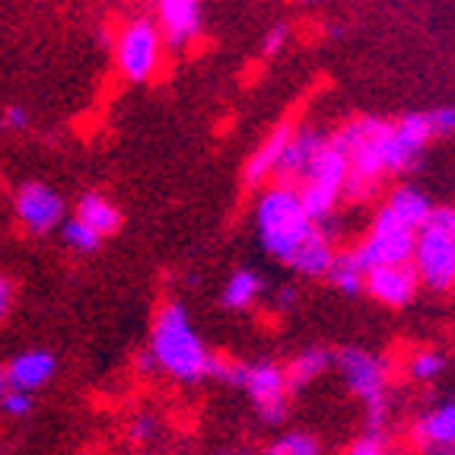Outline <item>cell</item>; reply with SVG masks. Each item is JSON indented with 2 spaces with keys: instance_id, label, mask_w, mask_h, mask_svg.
<instances>
[{
  "instance_id": "d6a6232c",
  "label": "cell",
  "mask_w": 455,
  "mask_h": 455,
  "mask_svg": "<svg viewBox=\"0 0 455 455\" xmlns=\"http://www.w3.org/2000/svg\"><path fill=\"white\" fill-rule=\"evenodd\" d=\"M296 303H299V287H296L293 281H283L281 287L274 290V306H277V309L290 312Z\"/></svg>"
},
{
  "instance_id": "d4e9b609",
  "label": "cell",
  "mask_w": 455,
  "mask_h": 455,
  "mask_svg": "<svg viewBox=\"0 0 455 455\" xmlns=\"http://www.w3.org/2000/svg\"><path fill=\"white\" fill-rule=\"evenodd\" d=\"M58 229H61L64 245L74 249L76 255H92V251H99V245H102V239H99L86 223L76 220V217H64V223Z\"/></svg>"
},
{
  "instance_id": "8fae6325",
  "label": "cell",
  "mask_w": 455,
  "mask_h": 455,
  "mask_svg": "<svg viewBox=\"0 0 455 455\" xmlns=\"http://www.w3.org/2000/svg\"><path fill=\"white\" fill-rule=\"evenodd\" d=\"M436 140L427 112H408L395 118L388 128V175H404L424 160V153Z\"/></svg>"
},
{
  "instance_id": "f1b7e54d",
  "label": "cell",
  "mask_w": 455,
  "mask_h": 455,
  "mask_svg": "<svg viewBox=\"0 0 455 455\" xmlns=\"http://www.w3.org/2000/svg\"><path fill=\"white\" fill-rule=\"evenodd\" d=\"M156 430H160V420H156V414H150V411H144V414L131 418V424H128V436L134 443L153 440V436H156Z\"/></svg>"
},
{
  "instance_id": "5b68a950",
  "label": "cell",
  "mask_w": 455,
  "mask_h": 455,
  "mask_svg": "<svg viewBox=\"0 0 455 455\" xmlns=\"http://www.w3.org/2000/svg\"><path fill=\"white\" fill-rule=\"evenodd\" d=\"M344 182H347V153L338 134H325L306 163L303 175L296 179V195L303 201L306 213L315 223H325L334 217V211L344 201Z\"/></svg>"
},
{
  "instance_id": "836d02e7",
  "label": "cell",
  "mask_w": 455,
  "mask_h": 455,
  "mask_svg": "<svg viewBox=\"0 0 455 455\" xmlns=\"http://www.w3.org/2000/svg\"><path fill=\"white\" fill-rule=\"evenodd\" d=\"M134 370H137V376H156V360H153V354L150 350H140L134 357Z\"/></svg>"
},
{
  "instance_id": "5bb4252c",
  "label": "cell",
  "mask_w": 455,
  "mask_h": 455,
  "mask_svg": "<svg viewBox=\"0 0 455 455\" xmlns=\"http://www.w3.org/2000/svg\"><path fill=\"white\" fill-rule=\"evenodd\" d=\"M293 128H296V122L283 118V122L274 124V128L265 134V140L251 150L249 163H245V169H243V182L249 185V188H265V185L274 182V175H277V169H281L283 150H287V140H290V134H293Z\"/></svg>"
},
{
  "instance_id": "4fadbf2b",
  "label": "cell",
  "mask_w": 455,
  "mask_h": 455,
  "mask_svg": "<svg viewBox=\"0 0 455 455\" xmlns=\"http://www.w3.org/2000/svg\"><path fill=\"white\" fill-rule=\"evenodd\" d=\"M363 293L372 296L379 306H388V309H404V306L418 299L420 281L414 267H411V261H404V265H379L366 271Z\"/></svg>"
},
{
  "instance_id": "74e56055",
  "label": "cell",
  "mask_w": 455,
  "mask_h": 455,
  "mask_svg": "<svg viewBox=\"0 0 455 455\" xmlns=\"http://www.w3.org/2000/svg\"><path fill=\"white\" fill-rule=\"evenodd\" d=\"M306 4H319V0H306Z\"/></svg>"
},
{
  "instance_id": "8d00e7d4",
  "label": "cell",
  "mask_w": 455,
  "mask_h": 455,
  "mask_svg": "<svg viewBox=\"0 0 455 455\" xmlns=\"http://www.w3.org/2000/svg\"><path fill=\"white\" fill-rule=\"evenodd\" d=\"M137 4H156V0H137Z\"/></svg>"
},
{
  "instance_id": "e575fe53",
  "label": "cell",
  "mask_w": 455,
  "mask_h": 455,
  "mask_svg": "<svg viewBox=\"0 0 455 455\" xmlns=\"http://www.w3.org/2000/svg\"><path fill=\"white\" fill-rule=\"evenodd\" d=\"M10 388V382H7V372H4V366H0V398H4V392Z\"/></svg>"
},
{
  "instance_id": "8992f818",
  "label": "cell",
  "mask_w": 455,
  "mask_h": 455,
  "mask_svg": "<svg viewBox=\"0 0 455 455\" xmlns=\"http://www.w3.org/2000/svg\"><path fill=\"white\" fill-rule=\"evenodd\" d=\"M334 366L341 372L344 386L363 404L366 433H386L388 424V360L382 354H372L366 347L334 350Z\"/></svg>"
},
{
  "instance_id": "6da1fadb",
  "label": "cell",
  "mask_w": 455,
  "mask_h": 455,
  "mask_svg": "<svg viewBox=\"0 0 455 455\" xmlns=\"http://www.w3.org/2000/svg\"><path fill=\"white\" fill-rule=\"evenodd\" d=\"M430 211V195L424 188H418V185H398L395 191H388V197L372 217L370 233L354 249L360 265L370 271V267L379 265H404V261H411L414 233L424 227Z\"/></svg>"
},
{
  "instance_id": "7402d4cb",
  "label": "cell",
  "mask_w": 455,
  "mask_h": 455,
  "mask_svg": "<svg viewBox=\"0 0 455 455\" xmlns=\"http://www.w3.org/2000/svg\"><path fill=\"white\" fill-rule=\"evenodd\" d=\"M325 281L331 283L341 296H360L363 293V281H366V267L360 265V259L354 255V249L338 251L328 267Z\"/></svg>"
},
{
  "instance_id": "52a82bcc",
  "label": "cell",
  "mask_w": 455,
  "mask_h": 455,
  "mask_svg": "<svg viewBox=\"0 0 455 455\" xmlns=\"http://www.w3.org/2000/svg\"><path fill=\"white\" fill-rule=\"evenodd\" d=\"M411 267L418 274L420 287L433 293H446L455 283V211L449 204H436L424 227L414 233Z\"/></svg>"
},
{
  "instance_id": "484cf974",
  "label": "cell",
  "mask_w": 455,
  "mask_h": 455,
  "mask_svg": "<svg viewBox=\"0 0 455 455\" xmlns=\"http://www.w3.org/2000/svg\"><path fill=\"white\" fill-rule=\"evenodd\" d=\"M0 411H4L7 418H16V420L29 418L32 411H36V395L23 392V388H7L4 398H0Z\"/></svg>"
},
{
  "instance_id": "83f0119b",
  "label": "cell",
  "mask_w": 455,
  "mask_h": 455,
  "mask_svg": "<svg viewBox=\"0 0 455 455\" xmlns=\"http://www.w3.org/2000/svg\"><path fill=\"white\" fill-rule=\"evenodd\" d=\"M287 42H290V26L274 23L271 29L261 36V54H265V58H277V54L287 48Z\"/></svg>"
},
{
  "instance_id": "4dcf8cb0",
  "label": "cell",
  "mask_w": 455,
  "mask_h": 455,
  "mask_svg": "<svg viewBox=\"0 0 455 455\" xmlns=\"http://www.w3.org/2000/svg\"><path fill=\"white\" fill-rule=\"evenodd\" d=\"M430 118V128H433V137H449L455 131V108L452 106H436L427 112Z\"/></svg>"
},
{
  "instance_id": "f35d334b",
  "label": "cell",
  "mask_w": 455,
  "mask_h": 455,
  "mask_svg": "<svg viewBox=\"0 0 455 455\" xmlns=\"http://www.w3.org/2000/svg\"><path fill=\"white\" fill-rule=\"evenodd\" d=\"M449 455H455V452H449Z\"/></svg>"
},
{
  "instance_id": "7a4b0ae2",
  "label": "cell",
  "mask_w": 455,
  "mask_h": 455,
  "mask_svg": "<svg viewBox=\"0 0 455 455\" xmlns=\"http://www.w3.org/2000/svg\"><path fill=\"white\" fill-rule=\"evenodd\" d=\"M147 350L156 360V370L182 386H197V382L211 379V366L217 357L191 322L188 306L179 299H166L156 309Z\"/></svg>"
},
{
  "instance_id": "9a60e30c",
  "label": "cell",
  "mask_w": 455,
  "mask_h": 455,
  "mask_svg": "<svg viewBox=\"0 0 455 455\" xmlns=\"http://www.w3.org/2000/svg\"><path fill=\"white\" fill-rule=\"evenodd\" d=\"M411 443L424 455H449L455 446V404L443 402L411 424Z\"/></svg>"
},
{
  "instance_id": "4316f807",
  "label": "cell",
  "mask_w": 455,
  "mask_h": 455,
  "mask_svg": "<svg viewBox=\"0 0 455 455\" xmlns=\"http://www.w3.org/2000/svg\"><path fill=\"white\" fill-rule=\"evenodd\" d=\"M344 455H392V449H388L386 433H360Z\"/></svg>"
},
{
  "instance_id": "ffe728a7",
  "label": "cell",
  "mask_w": 455,
  "mask_h": 455,
  "mask_svg": "<svg viewBox=\"0 0 455 455\" xmlns=\"http://www.w3.org/2000/svg\"><path fill=\"white\" fill-rule=\"evenodd\" d=\"M265 290H267L265 274L255 271V267H235L220 290V306L227 312H249L265 296Z\"/></svg>"
},
{
  "instance_id": "e0dca14e",
  "label": "cell",
  "mask_w": 455,
  "mask_h": 455,
  "mask_svg": "<svg viewBox=\"0 0 455 455\" xmlns=\"http://www.w3.org/2000/svg\"><path fill=\"white\" fill-rule=\"evenodd\" d=\"M334 255H338L334 235L319 223L315 233H312L309 239L293 251V259L287 261V267L296 274V277H306V281H325V274H328V267H331Z\"/></svg>"
},
{
  "instance_id": "277c9868",
  "label": "cell",
  "mask_w": 455,
  "mask_h": 455,
  "mask_svg": "<svg viewBox=\"0 0 455 455\" xmlns=\"http://www.w3.org/2000/svg\"><path fill=\"white\" fill-rule=\"evenodd\" d=\"M319 223L306 213L303 201L296 195L293 185L271 182L259 188V201H255V233H259L261 249L271 259L287 265L293 259V251L315 233Z\"/></svg>"
},
{
  "instance_id": "30bf717a",
  "label": "cell",
  "mask_w": 455,
  "mask_h": 455,
  "mask_svg": "<svg viewBox=\"0 0 455 455\" xmlns=\"http://www.w3.org/2000/svg\"><path fill=\"white\" fill-rule=\"evenodd\" d=\"M13 213L20 227L29 235H48L61 227L68 217V204H64L61 191H54L52 185L29 179L16 188L13 195Z\"/></svg>"
},
{
  "instance_id": "d590c367",
  "label": "cell",
  "mask_w": 455,
  "mask_h": 455,
  "mask_svg": "<svg viewBox=\"0 0 455 455\" xmlns=\"http://www.w3.org/2000/svg\"><path fill=\"white\" fill-rule=\"evenodd\" d=\"M229 455H271L267 449H261V452H249V449H239V452H229Z\"/></svg>"
},
{
  "instance_id": "44dd1931",
  "label": "cell",
  "mask_w": 455,
  "mask_h": 455,
  "mask_svg": "<svg viewBox=\"0 0 455 455\" xmlns=\"http://www.w3.org/2000/svg\"><path fill=\"white\" fill-rule=\"evenodd\" d=\"M334 366V350L331 347H322V344H312V347L299 350L290 363H283V372H287V382H290V392H299L306 388L309 382L322 379L325 372H331Z\"/></svg>"
},
{
  "instance_id": "3957f363",
  "label": "cell",
  "mask_w": 455,
  "mask_h": 455,
  "mask_svg": "<svg viewBox=\"0 0 455 455\" xmlns=\"http://www.w3.org/2000/svg\"><path fill=\"white\" fill-rule=\"evenodd\" d=\"M388 118L376 115H360L350 118L341 128H334L338 140L347 153V182H344V197L347 201H366L382 188L388 175Z\"/></svg>"
},
{
  "instance_id": "cb8c5ba5",
  "label": "cell",
  "mask_w": 455,
  "mask_h": 455,
  "mask_svg": "<svg viewBox=\"0 0 455 455\" xmlns=\"http://www.w3.org/2000/svg\"><path fill=\"white\" fill-rule=\"evenodd\" d=\"M267 452L271 455H325V446H322V440L315 433L287 430L267 446Z\"/></svg>"
},
{
  "instance_id": "2e32d148",
  "label": "cell",
  "mask_w": 455,
  "mask_h": 455,
  "mask_svg": "<svg viewBox=\"0 0 455 455\" xmlns=\"http://www.w3.org/2000/svg\"><path fill=\"white\" fill-rule=\"evenodd\" d=\"M7 382L10 388H23V392L36 395L38 388H45L58 372V357L45 347H32V350H20L7 366Z\"/></svg>"
},
{
  "instance_id": "ac0fdd59",
  "label": "cell",
  "mask_w": 455,
  "mask_h": 455,
  "mask_svg": "<svg viewBox=\"0 0 455 455\" xmlns=\"http://www.w3.org/2000/svg\"><path fill=\"white\" fill-rule=\"evenodd\" d=\"M70 217H76L80 223H86V227H90L92 233L102 239V243H106V239H112V235L118 233V229H122V223H124L118 204H115L106 191H86V195H80V204L74 207V213H70Z\"/></svg>"
},
{
  "instance_id": "9c48e42d",
  "label": "cell",
  "mask_w": 455,
  "mask_h": 455,
  "mask_svg": "<svg viewBox=\"0 0 455 455\" xmlns=\"http://www.w3.org/2000/svg\"><path fill=\"white\" fill-rule=\"evenodd\" d=\"M239 392L249 395V402L255 404V414L265 427H283L290 414V382L283 363L277 360H255V363L243 366V379H239Z\"/></svg>"
},
{
  "instance_id": "ba28073f",
  "label": "cell",
  "mask_w": 455,
  "mask_h": 455,
  "mask_svg": "<svg viewBox=\"0 0 455 455\" xmlns=\"http://www.w3.org/2000/svg\"><path fill=\"white\" fill-rule=\"evenodd\" d=\"M166 42L153 16H134L112 38V54L118 74L134 86L153 84L166 64Z\"/></svg>"
},
{
  "instance_id": "d6986e66",
  "label": "cell",
  "mask_w": 455,
  "mask_h": 455,
  "mask_svg": "<svg viewBox=\"0 0 455 455\" xmlns=\"http://www.w3.org/2000/svg\"><path fill=\"white\" fill-rule=\"evenodd\" d=\"M322 137H325V131L309 128V124H296L293 134H290V140H287V150H283L281 169H277V175H274V182L296 185V179L303 175L306 163L312 160V153H315Z\"/></svg>"
},
{
  "instance_id": "1f68e13d",
  "label": "cell",
  "mask_w": 455,
  "mask_h": 455,
  "mask_svg": "<svg viewBox=\"0 0 455 455\" xmlns=\"http://www.w3.org/2000/svg\"><path fill=\"white\" fill-rule=\"evenodd\" d=\"M13 277L7 271H0V325L10 319V309H13Z\"/></svg>"
},
{
  "instance_id": "603a6c76",
  "label": "cell",
  "mask_w": 455,
  "mask_h": 455,
  "mask_svg": "<svg viewBox=\"0 0 455 455\" xmlns=\"http://www.w3.org/2000/svg\"><path fill=\"white\" fill-rule=\"evenodd\" d=\"M449 360L440 347H418L408 354V376L414 382H436L446 372Z\"/></svg>"
},
{
  "instance_id": "7c38bea8",
  "label": "cell",
  "mask_w": 455,
  "mask_h": 455,
  "mask_svg": "<svg viewBox=\"0 0 455 455\" xmlns=\"http://www.w3.org/2000/svg\"><path fill=\"white\" fill-rule=\"evenodd\" d=\"M153 7L169 52H185L204 32V0H156Z\"/></svg>"
},
{
  "instance_id": "f546056e",
  "label": "cell",
  "mask_w": 455,
  "mask_h": 455,
  "mask_svg": "<svg viewBox=\"0 0 455 455\" xmlns=\"http://www.w3.org/2000/svg\"><path fill=\"white\" fill-rule=\"evenodd\" d=\"M32 122V115L26 106H20V102H13V106H7L4 112H0V131H10V134H16V131H26Z\"/></svg>"
}]
</instances>
